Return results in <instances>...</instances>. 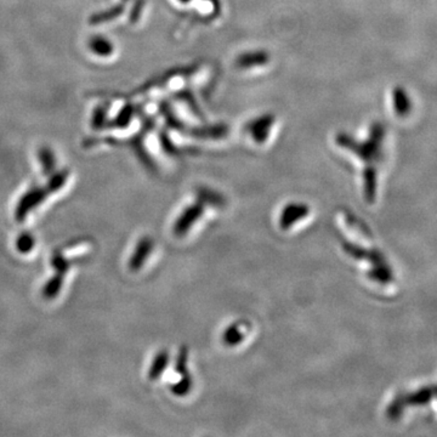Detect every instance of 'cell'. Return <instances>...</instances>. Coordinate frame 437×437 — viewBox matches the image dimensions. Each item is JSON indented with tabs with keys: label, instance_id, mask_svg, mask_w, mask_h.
Returning <instances> with one entry per match:
<instances>
[{
	"label": "cell",
	"instance_id": "cell-1",
	"mask_svg": "<svg viewBox=\"0 0 437 437\" xmlns=\"http://www.w3.org/2000/svg\"><path fill=\"white\" fill-rule=\"evenodd\" d=\"M48 196H49V191H48V189L32 187L31 190L27 191V192L22 196V199L19 201V204H17L16 211H15L17 220H19V221H20V220H23V218L27 216L29 211H33L34 208L39 206Z\"/></svg>",
	"mask_w": 437,
	"mask_h": 437
},
{
	"label": "cell",
	"instance_id": "cell-2",
	"mask_svg": "<svg viewBox=\"0 0 437 437\" xmlns=\"http://www.w3.org/2000/svg\"><path fill=\"white\" fill-rule=\"evenodd\" d=\"M88 48L93 54L100 58H108L115 53V46L108 38L103 37L101 34L91 36L88 41Z\"/></svg>",
	"mask_w": 437,
	"mask_h": 437
},
{
	"label": "cell",
	"instance_id": "cell-3",
	"mask_svg": "<svg viewBox=\"0 0 437 437\" xmlns=\"http://www.w3.org/2000/svg\"><path fill=\"white\" fill-rule=\"evenodd\" d=\"M123 13V5H113L111 8L106 9V10H103V11H100V13L91 15L90 19H89V23L93 26L108 23V22H111V21L115 20L117 17H120Z\"/></svg>",
	"mask_w": 437,
	"mask_h": 437
},
{
	"label": "cell",
	"instance_id": "cell-4",
	"mask_svg": "<svg viewBox=\"0 0 437 437\" xmlns=\"http://www.w3.org/2000/svg\"><path fill=\"white\" fill-rule=\"evenodd\" d=\"M38 159L41 162V169L46 177H50L54 173L56 168V158L55 153L50 147H41L38 151Z\"/></svg>",
	"mask_w": 437,
	"mask_h": 437
},
{
	"label": "cell",
	"instance_id": "cell-5",
	"mask_svg": "<svg viewBox=\"0 0 437 437\" xmlns=\"http://www.w3.org/2000/svg\"><path fill=\"white\" fill-rule=\"evenodd\" d=\"M68 178H70V172L68 170H61L58 173L51 174L49 182H48V187H46L48 191H49V194L61 190L62 187L66 184L67 180H68Z\"/></svg>",
	"mask_w": 437,
	"mask_h": 437
},
{
	"label": "cell",
	"instance_id": "cell-6",
	"mask_svg": "<svg viewBox=\"0 0 437 437\" xmlns=\"http://www.w3.org/2000/svg\"><path fill=\"white\" fill-rule=\"evenodd\" d=\"M106 125H107V107H105L102 105L96 106L95 111L93 113V118H91V127L95 130H99Z\"/></svg>",
	"mask_w": 437,
	"mask_h": 437
},
{
	"label": "cell",
	"instance_id": "cell-7",
	"mask_svg": "<svg viewBox=\"0 0 437 437\" xmlns=\"http://www.w3.org/2000/svg\"><path fill=\"white\" fill-rule=\"evenodd\" d=\"M62 283H63V278H62L61 275H58H58H56L54 278H51L50 282H48L46 287H44V290H43L44 297L48 298V299L56 297V295L60 293Z\"/></svg>",
	"mask_w": 437,
	"mask_h": 437
},
{
	"label": "cell",
	"instance_id": "cell-8",
	"mask_svg": "<svg viewBox=\"0 0 437 437\" xmlns=\"http://www.w3.org/2000/svg\"><path fill=\"white\" fill-rule=\"evenodd\" d=\"M132 117V106H125L122 111L118 113V116L112 120L111 125L113 128H125Z\"/></svg>",
	"mask_w": 437,
	"mask_h": 437
},
{
	"label": "cell",
	"instance_id": "cell-9",
	"mask_svg": "<svg viewBox=\"0 0 437 437\" xmlns=\"http://www.w3.org/2000/svg\"><path fill=\"white\" fill-rule=\"evenodd\" d=\"M34 246V239L32 236L28 233L21 236L20 238L17 239V249L21 253H26L31 251Z\"/></svg>",
	"mask_w": 437,
	"mask_h": 437
},
{
	"label": "cell",
	"instance_id": "cell-10",
	"mask_svg": "<svg viewBox=\"0 0 437 437\" xmlns=\"http://www.w3.org/2000/svg\"><path fill=\"white\" fill-rule=\"evenodd\" d=\"M124 1H128V0H124Z\"/></svg>",
	"mask_w": 437,
	"mask_h": 437
}]
</instances>
